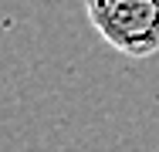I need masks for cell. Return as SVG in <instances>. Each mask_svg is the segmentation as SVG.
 <instances>
[{
  "label": "cell",
  "mask_w": 159,
  "mask_h": 152,
  "mask_svg": "<svg viewBox=\"0 0 159 152\" xmlns=\"http://www.w3.org/2000/svg\"><path fill=\"white\" fill-rule=\"evenodd\" d=\"M85 14L119 54L142 61L159 51V0H85Z\"/></svg>",
  "instance_id": "obj_1"
}]
</instances>
